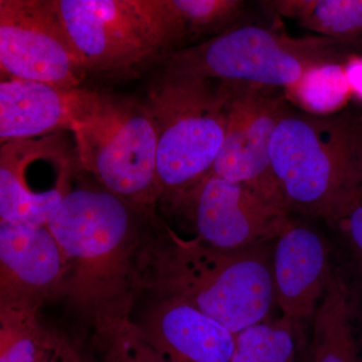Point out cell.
<instances>
[{
	"instance_id": "18",
	"label": "cell",
	"mask_w": 362,
	"mask_h": 362,
	"mask_svg": "<svg viewBox=\"0 0 362 362\" xmlns=\"http://www.w3.org/2000/svg\"><path fill=\"white\" fill-rule=\"evenodd\" d=\"M284 92L288 101L297 105L304 113L315 116L337 114L352 97L344 63L337 61L310 66Z\"/></svg>"
},
{
	"instance_id": "22",
	"label": "cell",
	"mask_w": 362,
	"mask_h": 362,
	"mask_svg": "<svg viewBox=\"0 0 362 362\" xmlns=\"http://www.w3.org/2000/svg\"><path fill=\"white\" fill-rule=\"evenodd\" d=\"M334 225L341 230L362 269V199L352 204Z\"/></svg>"
},
{
	"instance_id": "5",
	"label": "cell",
	"mask_w": 362,
	"mask_h": 362,
	"mask_svg": "<svg viewBox=\"0 0 362 362\" xmlns=\"http://www.w3.org/2000/svg\"><path fill=\"white\" fill-rule=\"evenodd\" d=\"M89 75L131 80L187 40L170 0H54Z\"/></svg>"
},
{
	"instance_id": "7",
	"label": "cell",
	"mask_w": 362,
	"mask_h": 362,
	"mask_svg": "<svg viewBox=\"0 0 362 362\" xmlns=\"http://www.w3.org/2000/svg\"><path fill=\"white\" fill-rule=\"evenodd\" d=\"M341 47L321 37L293 39L263 26H235L169 54L164 74L286 90L310 66L340 62Z\"/></svg>"
},
{
	"instance_id": "1",
	"label": "cell",
	"mask_w": 362,
	"mask_h": 362,
	"mask_svg": "<svg viewBox=\"0 0 362 362\" xmlns=\"http://www.w3.org/2000/svg\"><path fill=\"white\" fill-rule=\"evenodd\" d=\"M154 218L100 185L71 187L47 223L66 259L62 298L92 321L131 314L140 292L138 259Z\"/></svg>"
},
{
	"instance_id": "16",
	"label": "cell",
	"mask_w": 362,
	"mask_h": 362,
	"mask_svg": "<svg viewBox=\"0 0 362 362\" xmlns=\"http://www.w3.org/2000/svg\"><path fill=\"white\" fill-rule=\"evenodd\" d=\"M264 4L343 47L362 40V0H277Z\"/></svg>"
},
{
	"instance_id": "24",
	"label": "cell",
	"mask_w": 362,
	"mask_h": 362,
	"mask_svg": "<svg viewBox=\"0 0 362 362\" xmlns=\"http://www.w3.org/2000/svg\"><path fill=\"white\" fill-rule=\"evenodd\" d=\"M345 75L352 96L362 101V56H351L344 62Z\"/></svg>"
},
{
	"instance_id": "3",
	"label": "cell",
	"mask_w": 362,
	"mask_h": 362,
	"mask_svg": "<svg viewBox=\"0 0 362 362\" xmlns=\"http://www.w3.org/2000/svg\"><path fill=\"white\" fill-rule=\"evenodd\" d=\"M270 158L288 211L335 223L362 197V116L290 109L272 137Z\"/></svg>"
},
{
	"instance_id": "12",
	"label": "cell",
	"mask_w": 362,
	"mask_h": 362,
	"mask_svg": "<svg viewBox=\"0 0 362 362\" xmlns=\"http://www.w3.org/2000/svg\"><path fill=\"white\" fill-rule=\"evenodd\" d=\"M96 90L4 78L0 83L1 144L71 132L96 98Z\"/></svg>"
},
{
	"instance_id": "4",
	"label": "cell",
	"mask_w": 362,
	"mask_h": 362,
	"mask_svg": "<svg viewBox=\"0 0 362 362\" xmlns=\"http://www.w3.org/2000/svg\"><path fill=\"white\" fill-rule=\"evenodd\" d=\"M232 84L169 75L149 90L160 202L169 204L213 171L228 128Z\"/></svg>"
},
{
	"instance_id": "15",
	"label": "cell",
	"mask_w": 362,
	"mask_h": 362,
	"mask_svg": "<svg viewBox=\"0 0 362 362\" xmlns=\"http://www.w3.org/2000/svg\"><path fill=\"white\" fill-rule=\"evenodd\" d=\"M349 287L333 275L314 317L307 362H359Z\"/></svg>"
},
{
	"instance_id": "20",
	"label": "cell",
	"mask_w": 362,
	"mask_h": 362,
	"mask_svg": "<svg viewBox=\"0 0 362 362\" xmlns=\"http://www.w3.org/2000/svg\"><path fill=\"white\" fill-rule=\"evenodd\" d=\"M230 362H297L291 319L283 316L240 331L235 334Z\"/></svg>"
},
{
	"instance_id": "21",
	"label": "cell",
	"mask_w": 362,
	"mask_h": 362,
	"mask_svg": "<svg viewBox=\"0 0 362 362\" xmlns=\"http://www.w3.org/2000/svg\"><path fill=\"white\" fill-rule=\"evenodd\" d=\"M185 28L187 39L220 35L235 28L246 2L240 0H170Z\"/></svg>"
},
{
	"instance_id": "8",
	"label": "cell",
	"mask_w": 362,
	"mask_h": 362,
	"mask_svg": "<svg viewBox=\"0 0 362 362\" xmlns=\"http://www.w3.org/2000/svg\"><path fill=\"white\" fill-rule=\"evenodd\" d=\"M2 76L80 88L89 76L54 0H0Z\"/></svg>"
},
{
	"instance_id": "11",
	"label": "cell",
	"mask_w": 362,
	"mask_h": 362,
	"mask_svg": "<svg viewBox=\"0 0 362 362\" xmlns=\"http://www.w3.org/2000/svg\"><path fill=\"white\" fill-rule=\"evenodd\" d=\"M66 264L47 226L0 221V302L63 296Z\"/></svg>"
},
{
	"instance_id": "14",
	"label": "cell",
	"mask_w": 362,
	"mask_h": 362,
	"mask_svg": "<svg viewBox=\"0 0 362 362\" xmlns=\"http://www.w3.org/2000/svg\"><path fill=\"white\" fill-rule=\"evenodd\" d=\"M170 362H230L235 335L176 298H156L140 324Z\"/></svg>"
},
{
	"instance_id": "10",
	"label": "cell",
	"mask_w": 362,
	"mask_h": 362,
	"mask_svg": "<svg viewBox=\"0 0 362 362\" xmlns=\"http://www.w3.org/2000/svg\"><path fill=\"white\" fill-rule=\"evenodd\" d=\"M281 90L232 84L228 128L211 173L249 185L286 209L270 158L272 137L290 110Z\"/></svg>"
},
{
	"instance_id": "6",
	"label": "cell",
	"mask_w": 362,
	"mask_h": 362,
	"mask_svg": "<svg viewBox=\"0 0 362 362\" xmlns=\"http://www.w3.org/2000/svg\"><path fill=\"white\" fill-rule=\"evenodd\" d=\"M71 133L78 169L138 211L156 218L161 197L157 138L146 103L97 92Z\"/></svg>"
},
{
	"instance_id": "2",
	"label": "cell",
	"mask_w": 362,
	"mask_h": 362,
	"mask_svg": "<svg viewBox=\"0 0 362 362\" xmlns=\"http://www.w3.org/2000/svg\"><path fill=\"white\" fill-rule=\"evenodd\" d=\"M138 286L154 298H176L233 334L263 322L275 301L273 266L257 247L226 250L181 239L150 223L138 259Z\"/></svg>"
},
{
	"instance_id": "23",
	"label": "cell",
	"mask_w": 362,
	"mask_h": 362,
	"mask_svg": "<svg viewBox=\"0 0 362 362\" xmlns=\"http://www.w3.org/2000/svg\"><path fill=\"white\" fill-rule=\"evenodd\" d=\"M40 362H83L68 340L57 333L49 335L47 351Z\"/></svg>"
},
{
	"instance_id": "9",
	"label": "cell",
	"mask_w": 362,
	"mask_h": 362,
	"mask_svg": "<svg viewBox=\"0 0 362 362\" xmlns=\"http://www.w3.org/2000/svg\"><path fill=\"white\" fill-rule=\"evenodd\" d=\"M168 206L187 214L197 238L226 251L277 240L291 223L284 206L249 185L213 173Z\"/></svg>"
},
{
	"instance_id": "19",
	"label": "cell",
	"mask_w": 362,
	"mask_h": 362,
	"mask_svg": "<svg viewBox=\"0 0 362 362\" xmlns=\"http://www.w3.org/2000/svg\"><path fill=\"white\" fill-rule=\"evenodd\" d=\"M93 326V346L101 362H170L131 314L98 317Z\"/></svg>"
},
{
	"instance_id": "17",
	"label": "cell",
	"mask_w": 362,
	"mask_h": 362,
	"mask_svg": "<svg viewBox=\"0 0 362 362\" xmlns=\"http://www.w3.org/2000/svg\"><path fill=\"white\" fill-rule=\"evenodd\" d=\"M40 305L0 302V362H40L51 331L39 319Z\"/></svg>"
},
{
	"instance_id": "13",
	"label": "cell",
	"mask_w": 362,
	"mask_h": 362,
	"mask_svg": "<svg viewBox=\"0 0 362 362\" xmlns=\"http://www.w3.org/2000/svg\"><path fill=\"white\" fill-rule=\"evenodd\" d=\"M332 276L322 238L307 226L290 223L277 239L273 259L275 301L283 316L293 321L313 315Z\"/></svg>"
}]
</instances>
